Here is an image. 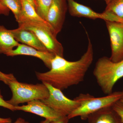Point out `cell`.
Instances as JSON below:
<instances>
[{
    "label": "cell",
    "mask_w": 123,
    "mask_h": 123,
    "mask_svg": "<svg viewBox=\"0 0 123 123\" xmlns=\"http://www.w3.org/2000/svg\"><path fill=\"white\" fill-rule=\"evenodd\" d=\"M29 123V122H27V121H25V123Z\"/></svg>",
    "instance_id": "obj_30"
},
{
    "label": "cell",
    "mask_w": 123,
    "mask_h": 123,
    "mask_svg": "<svg viewBox=\"0 0 123 123\" xmlns=\"http://www.w3.org/2000/svg\"><path fill=\"white\" fill-rule=\"evenodd\" d=\"M68 10L67 0H52L46 21L56 36L63 28Z\"/></svg>",
    "instance_id": "obj_9"
},
{
    "label": "cell",
    "mask_w": 123,
    "mask_h": 123,
    "mask_svg": "<svg viewBox=\"0 0 123 123\" xmlns=\"http://www.w3.org/2000/svg\"><path fill=\"white\" fill-rule=\"evenodd\" d=\"M16 79H17L12 74H6L0 71V80L3 82L7 85H8L9 82L10 81Z\"/></svg>",
    "instance_id": "obj_19"
},
{
    "label": "cell",
    "mask_w": 123,
    "mask_h": 123,
    "mask_svg": "<svg viewBox=\"0 0 123 123\" xmlns=\"http://www.w3.org/2000/svg\"><path fill=\"white\" fill-rule=\"evenodd\" d=\"M19 44L14 37L10 30L0 25V54L6 55Z\"/></svg>",
    "instance_id": "obj_14"
},
{
    "label": "cell",
    "mask_w": 123,
    "mask_h": 123,
    "mask_svg": "<svg viewBox=\"0 0 123 123\" xmlns=\"http://www.w3.org/2000/svg\"><path fill=\"white\" fill-rule=\"evenodd\" d=\"M111 42L110 59L114 62L123 60V22L105 21Z\"/></svg>",
    "instance_id": "obj_7"
},
{
    "label": "cell",
    "mask_w": 123,
    "mask_h": 123,
    "mask_svg": "<svg viewBox=\"0 0 123 123\" xmlns=\"http://www.w3.org/2000/svg\"><path fill=\"white\" fill-rule=\"evenodd\" d=\"M113 109L119 116L123 123V103L120 100L117 101L112 106Z\"/></svg>",
    "instance_id": "obj_20"
},
{
    "label": "cell",
    "mask_w": 123,
    "mask_h": 123,
    "mask_svg": "<svg viewBox=\"0 0 123 123\" xmlns=\"http://www.w3.org/2000/svg\"><path fill=\"white\" fill-rule=\"evenodd\" d=\"M18 27L31 31L44 45L47 50L55 55L64 57V48L58 41L50 26L33 21L23 20L18 23Z\"/></svg>",
    "instance_id": "obj_5"
},
{
    "label": "cell",
    "mask_w": 123,
    "mask_h": 123,
    "mask_svg": "<svg viewBox=\"0 0 123 123\" xmlns=\"http://www.w3.org/2000/svg\"><path fill=\"white\" fill-rule=\"evenodd\" d=\"M10 11L8 8L0 3V15L8 16Z\"/></svg>",
    "instance_id": "obj_22"
},
{
    "label": "cell",
    "mask_w": 123,
    "mask_h": 123,
    "mask_svg": "<svg viewBox=\"0 0 123 123\" xmlns=\"http://www.w3.org/2000/svg\"><path fill=\"white\" fill-rule=\"evenodd\" d=\"M25 121L24 119L22 118H18L14 123H24Z\"/></svg>",
    "instance_id": "obj_25"
},
{
    "label": "cell",
    "mask_w": 123,
    "mask_h": 123,
    "mask_svg": "<svg viewBox=\"0 0 123 123\" xmlns=\"http://www.w3.org/2000/svg\"><path fill=\"white\" fill-rule=\"evenodd\" d=\"M0 3L12 12L18 23L22 17L21 0H0Z\"/></svg>",
    "instance_id": "obj_16"
},
{
    "label": "cell",
    "mask_w": 123,
    "mask_h": 123,
    "mask_svg": "<svg viewBox=\"0 0 123 123\" xmlns=\"http://www.w3.org/2000/svg\"><path fill=\"white\" fill-rule=\"evenodd\" d=\"M122 95L121 91H116L104 97L95 98L89 94H81L76 97L80 102V105L68 116V117L70 119L80 117L82 120L87 119L92 113L104 108L112 106L120 100Z\"/></svg>",
    "instance_id": "obj_3"
},
{
    "label": "cell",
    "mask_w": 123,
    "mask_h": 123,
    "mask_svg": "<svg viewBox=\"0 0 123 123\" xmlns=\"http://www.w3.org/2000/svg\"><path fill=\"white\" fill-rule=\"evenodd\" d=\"M51 121L47 119H45V120H43L40 122V123H50Z\"/></svg>",
    "instance_id": "obj_26"
},
{
    "label": "cell",
    "mask_w": 123,
    "mask_h": 123,
    "mask_svg": "<svg viewBox=\"0 0 123 123\" xmlns=\"http://www.w3.org/2000/svg\"><path fill=\"white\" fill-rule=\"evenodd\" d=\"M53 0H34L36 11L40 17L46 21Z\"/></svg>",
    "instance_id": "obj_18"
},
{
    "label": "cell",
    "mask_w": 123,
    "mask_h": 123,
    "mask_svg": "<svg viewBox=\"0 0 123 123\" xmlns=\"http://www.w3.org/2000/svg\"><path fill=\"white\" fill-rule=\"evenodd\" d=\"M69 120L67 116H62L57 120L51 121L50 123H69Z\"/></svg>",
    "instance_id": "obj_23"
},
{
    "label": "cell",
    "mask_w": 123,
    "mask_h": 123,
    "mask_svg": "<svg viewBox=\"0 0 123 123\" xmlns=\"http://www.w3.org/2000/svg\"><path fill=\"white\" fill-rule=\"evenodd\" d=\"M15 111L30 112L49 120L51 121L57 120L61 116L40 100H35L22 106H15Z\"/></svg>",
    "instance_id": "obj_10"
},
{
    "label": "cell",
    "mask_w": 123,
    "mask_h": 123,
    "mask_svg": "<svg viewBox=\"0 0 123 123\" xmlns=\"http://www.w3.org/2000/svg\"><path fill=\"white\" fill-rule=\"evenodd\" d=\"M89 123H123L112 106L104 108L88 117Z\"/></svg>",
    "instance_id": "obj_13"
},
{
    "label": "cell",
    "mask_w": 123,
    "mask_h": 123,
    "mask_svg": "<svg viewBox=\"0 0 123 123\" xmlns=\"http://www.w3.org/2000/svg\"><path fill=\"white\" fill-rule=\"evenodd\" d=\"M121 91V92H122V96H121V98L120 99V101H121V102H123V90L122 91Z\"/></svg>",
    "instance_id": "obj_29"
},
{
    "label": "cell",
    "mask_w": 123,
    "mask_h": 123,
    "mask_svg": "<svg viewBox=\"0 0 123 123\" xmlns=\"http://www.w3.org/2000/svg\"><path fill=\"white\" fill-rule=\"evenodd\" d=\"M0 106L7 108L10 111H15V106L12 105L8 103L7 101L4 99L3 96L1 94V91L0 89Z\"/></svg>",
    "instance_id": "obj_21"
},
{
    "label": "cell",
    "mask_w": 123,
    "mask_h": 123,
    "mask_svg": "<svg viewBox=\"0 0 123 123\" xmlns=\"http://www.w3.org/2000/svg\"><path fill=\"white\" fill-rule=\"evenodd\" d=\"M68 10L71 16L84 17L95 20L101 19L105 21L123 22V21L111 14L104 11L102 13L95 12L90 7L78 3L75 0H67Z\"/></svg>",
    "instance_id": "obj_8"
},
{
    "label": "cell",
    "mask_w": 123,
    "mask_h": 123,
    "mask_svg": "<svg viewBox=\"0 0 123 123\" xmlns=\"http://www.w3.org/2000/svg\"><path fill=\"white\" fill-rule=\"evenodd\" d=\"M43 83L48 89L49 96L42 101L61 116H68L80 105V102L76 98L69 99L64 94L62 91L46 82Z\"/></svg>",
    "instance_id": "obj_6"
},
{
    "label": "cell",
    "mask_w": 123,
    "mask_h": 123,
    "mask_svg": "<svg viewBox=\"0 0 123 123\" xmlns=\"http://www.w3.org/2000/svg\"><path fill=\"white\" fill-rule=\"evenodd\" d=\"M103 0L105 2H106V5H107L108 4H109L110 2H111L112 0Z\"/></svg>",
    "instance_id": "obj_28"
},
{
    "label": "cell",
    "mask_w": 123,
    "mask_h": 123,
    "mask_svg": "<svg viewBox=\"0 0 123 123\" xmlns=\"http://www.w3.org/2000/svg\"><path fill=\"white\" fill-rule=\"evenodd\" d=\"M10 30L14 37L18 42L39 50L48 51L37 37L31 31L20 27Z\"/></svg>",
    "instance_id": "obj_12"
},
{
    "label": "cell",
    "mask_w": 123,
    "mask_h": 123,
    "mask_svg": "<svg viewBox=\"0 0 123 123\" xmlns=\"http://www.w3.org/2000/svg\"><path fill=\"white\" fill-rule=\"evenodd\" d=\"M93 74L104 93L111 94L117 82L123 77V60L114 62L110 57H100L95 64Z\"/></svg>",
    "instance_id": "obj_2"
},
{
    "label": "cell",
    "mask_w": 123,
    "mask_h": 123,
    "mask_svg": "<svg viewBox=\"0 0 123 123\" xmlns=\"http://www.w3.org/2000/svg\"><path fill=\"white\" fill-rule=\"evenodd\" d=\"M86 34L88 41L87 49L79 59L69 61L64 57L55 55L49 71L36 72L38 80L61 91L83 81L94 59L93 45L87 33Z\"/></svg>",
    "instance_id": "obj_1"
},
{
    "label": "cell",
    "mask_w": 123,
    "mask_h": 123,
    "mask_svg": "<svg viewBox=\"0 0 123 123\" xmlns=\"http://www.w3.org/2000/svg\"><path fill=\"white\" fill-rule=\"evenodd\" d=\"M8 86L12 93L11 99L7 101L14 106L29 102L35 100H44L48 98L49 91L43 83L29 84L18 81L17 79L10 81Z\"/></svg>",
    "instance_id": "obj_4"
},
{
    "label": "cell",
    "mask_w": 123,
    "mask_h": 123,
    "mask_svg": "<svg viewBox=\"0 0 123 123\" xmlns=\"http://www.w3.org/2000/svg\"><path fill=\"white\" fill-rule=\"evenodd\" d=\"M21 2L22 17L21 21L18 23L20 22L23 20L25 19L43 23L51 27L50 25L47 21L40 17L36 11L34 6L31 4L30 2L27 0H21Z\"/></svg>",
    "instance_id": "obj_15"
},
{
    "label": "cell",
    "mask_w": 123,
    "mask_h": 123,
    "mask_svg": "<svg viewBox=\"0 0 123 123\" xmlns=\"http://www.w3.org/2000/svg\"><path fill=\"white\" fill-rule=\"evenodd\" d=\"M12 120L10 118H0V123H12Z\"/></svg>",
    "instance_id": "obj_24"
},
{
    "label": "cell",
    "mask_w": 123,
    "mask_h": 123,
    "mask_svg": "<svg viewBox=\"0 0 123 123\" xmlns=\"http://www.w3.org/2000/svg\"><path fill=\"white\" fill-rule=\"evenodd\" d=\"M104 12L113 14L123 20V0H112L107 5Z\"/></svg>",
    "instance_id": "obj_17"
},
{
    "label": "cell",
    "mask_w": 123,
    "mask_h": 123,
    "mask_svg": "<svg viewBox=\"0 0 123 123\" xmlns=\"http://www.w3.org/2000/svg\"><path fill=\"white\" fill-rule=\"evenodd\" d=\"M27 1H29V2H30L31 4L33 5L34 7V0H27Z\"/></svg>",
    "instance_id": "obj_27"
},
{
    "label": "cell",
    "mask_w": 123,
    "mask_h": 123,
    "mask_svg": "<svg viewBox=\"0 0 123 123\" xmlns=\"http://www.w3.org/2000/svg\"><path fill=\"white\" fill-rule=\"evenodd\" d=\"M6 55L9 56L23 55L36 57L41 60L46 67L50 69L52 61L55 56L49 52L39 50L30 46L20 43L15 49L10 51Z\"/></svg>",
    "instance_id": "obj_11"
}]
</instances>
